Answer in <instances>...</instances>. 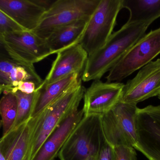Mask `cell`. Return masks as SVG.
<instances>
[{"label":"cell","mask_w":160,"mask_h":160,"mask_svg":"<svg viewBox=\"0 0 160 160\" xmlns=\"http://www.w3.org/2000/svg\"><path fill=\"white\" fill-rule=\"evenodd\" d=\"M150 25L145 23L127 22L118 31L113 33L102 48L88 55L82 74V80H100L145 35Z\"/></svg>","instance_id":"6da1fadb"},{"label":"cell","mask_w":160,"mask_h":160,"mask_svg":"<svg viewBox=\"0 0 160 160\" xmlns=\"http://www.w3.org/2000/svg\"><path fill=\"white\" fill-rule=\"evenodd\" d=\"M85 90L81 83L38 115L39 118L31 138L26 160H33L52 132L78 109Z\"/></svg>","instance_id":"7a4b0ae2"},{"label":"cell","mask_w":160,"mask_h":160,"mask_svg":"<svg viewBox=\"0 0 160 160\" xmlns=\"http://www.w3.org/2000/svg\"><path fill=\"white\" fill-rule=\"evenodd\" d=\"M100 116H84L60 151V160H86L98 154L105 142Z\"/></svg>","instance_id":"3957f363"},{"label":"cell","mask_w":160,"mask_h":160,"mask_svg":"<svg viewBox=\"0 0 160 160\" xmlns=\"http://www.w3.org/2000/svg\"><path fill=\"white\" fill-rule=\"evenodd\" d=\"M100 0H56L32 32L46 39L53 31L82 20H88Z\"/></svg>","instance_id":"277c9868"},{"label":"cell","mask_w":160,"mask_h":160,"mask_svg":"<svg viewBox=\"0 0 160 160\" xmlns=\"http://www.w3.org/2000/svg\"><path fill=\"white\" fill-rule=\"evenodd\" d=\"M137 105L120 100L109 112L101 116L102 128L105 142L114 147L126 145L134 147L137 143Z\"/></svg>","instance_id":"5b68a950"},{"label":"cell","mask_w":160,"mask_h":160,"mask_svg":"<svg viewBox=\"0 0 160 160\" xmlns=\"http://www.w3.org/2000/svg\"><path fill=\"white\" fill-rule=\"evenodd\" d=\"M123 0H100L88 22L79 44L88 55L96 52L112 34Z\"/></svg>","instance_id":"8992f818"},{"label":"cell","mask_w":160,"mask_h":160,"mask_svg":"<svg viewBox=\"0 0 160 160\" xmlns=\"http://www.w3.org/2000/svg\"><path fill=\"white\" fill-rule=\"evenodd\" d=\"M160 54V27L145 34L109 71L108 82H120Z\"/></svg>","instance_id":"52a82bcc"},{"label":"cell","mask_w":160,"mask_h":160,"mask_svg":"<svg viewBox=\"0 0 160 160\" xmlns=\"http://www.w3.org/2000/svg\"><path fill=\"white\" fill-rule=\"evenodd\" d=\"M136 126L135 150L148 160H160V106L150 105L139 109Z\"/></svg>","instance_id":"ba28073f"},{"label":"cell","mask_w":160,"mask_h":160,"mask_svg":"<svg viewBox=\"0 0 160 160\" xmlns=\"http://www.w3.org/2000/svg\"><path fill=\"white\" fill-rule=\"evenodd\" d=\"M160 95V59L151 61L141 69L134 78L124 85L121 100L137 105Z\"/></svg>","instance_id":"9c48e42d"},{"label":"cell","mask_w":160,"mask_h":160,"mask_svg":"<svg viewBox=\"0 0 160 160\" xmlns=\"http://www.w3.org/2000/svg\"><path fill=\"white\" fill-rule=\"evenodd\" d=\"M2 36L12 54L24 64L33 65L53 54L46 39L32 31H16Z\"/></svg>","instance_id":"30bf717a"},{"label":"cell","mask_w":160,"mask_h":160,"mask_svg":"<svg viewBox=\"0 0 160 160\" xmlns=\"http://www.w3.org/2000/svg\"><path fill=\"white\" fill-rule=\"evenodd\" d=\"M125 84L94 80L84 94V116H101L109 112L121 100Z\"/></svg>","instance_id":"8fae6325"},{"label":"cell","mask_w":160,"mask_h":160,"mask_svg":"<svg viewBox=\"0 0 160 160\" xmlns=\"http://www.w3.org/2000/svg\"><path fill=\"white\" fill-rule=\"evenodd\" d=\"M88 54L80 44L68 47L57 53V57L41 85L50 84L73 73L82 72Z\"/></svg>","instance_id":"7c38bea8"},{"label":"cell","mask_w":160,"mask_h":160,"mask_svg":"<svg viewBox=\"0 0 160 160\" xmlns=\"http://www.w3.org/2000/svg\"><path fill=\"white\" fill-rule=\"evenodd\" d=\"M38 115L30 118L0 139V146L6 160H26L31 138Z\"/></svg>","instance_id":"4fadbf2b"},{"label":"cell","mask_w":160,"mask_h":160,"mask_svg":"<svg viewBox=\"0 0 160 160\" xmlns=\"http://www.w3.org/2000/svg\"><path fill=\"white\" fill-rule=\"evenodd\" d=\"M0 10L28 31L37 27L47 11L33 0H0Z\"/></svg>","instance_id":"5bb4252c"},{"label":"cell","mask_w":160,"mask_h":160,"mask_svg":"<svg viewBox=\"0 0 160 160\" xmlns=\"http://www.w3.org/2000/svg\"><path fill=\"white\" fill-rule=\"evenodd\" d=\"M83 116L82 109L72 113L47 138L33 160H55L69 135Z\"/></svg>","instance_id":"9a60e30c"},{"label":"cell","mask_w":160,"mask_h":160,"mask_svg":"<svg viewBox=\"0 0 160 160\" xmlns=\"http://www.w3.org/2000/svg\"><path fill=\"white\" fill-rule=\"evenodd\" d=\"M81 75V73H73L52 83L41 85L37 89L36 101L32 117L41 113L57 100L78 86L82 83Z\"/></svg>","instance_id":"2e32d148"},{"label":"cell","mask_w":160,"mask_h":160,"mask_svg":"<svg viewBox=\"0 0 160 160\" xmlns=\"http://www.w3.org/2000/svg\"><path fill=\"white\" fill-rule=\"evenodd\" d=\"M88 20H82L53 31L46 39L52 54L76 44H79Z\"/></svg>","instance_id":"e0dca14e"},{"label":"cell","mask_w":160,"mask_h":160,"mask_svg":"<svg viewBox=\"0 0 160 160\" xmlns=\"http://www.w3.org/2000/svg\"><path fill=\"white\" fill-rule=\"evenodd\" d=\"M122 7L129 11L128 23L151 24L160 18V0H123Z\"/></svg>","instance_id":"ac0fdd59"},{"label":"cell","mask_w":160,"mask_h":160,"mask_svg":"<svg viewBox=\"0 0 160 160\" xmlns=\"http://www.w3.org/2000/svg\"><path fill=\"white\" fill-rule=\"evenodd\" d=\"M0 100V116L3 129L2 136L6 135L11 129L17 117L18 103L14 93L4 91Z\"/></svg>","instance_id":"d6986e66"},{"label":"cell","mask_w":160,"mask_h":160,"mask_svg":"<svg viewBox=\"0 0 160 160\" xmlns=\"http://www.w3.org/2000/svg\"><path fill=\"white\" fill-rule=\"evenodd\" d=\"M14 94L17 97L18 111L17 117L10 131L32 117L37 98L36 91L33 94H25L17 91Z\"/></svg>","instance_id":"ffe728a7"},{"label":"cell","mask_w":160,"mask_h":160,"mask_svg":"<svg viewBox=\"0 0 160 160\" xmlns=\"http://www.w3.org/2000/svg\"><path fill=\"white\" fill-rule=\"evenodd\" d=\"M33 65H26L9 59L0 58V79L5 84L12 87L18 86V75L22 67L31 66Z\"/></svg>","instance_id":"44dd1931"},{"label":"cell","mask_w":160,"mask_h":160,"mask_svg":"<svg viewBox=\"0 0 160 160\" xmlns=\"http://www.w3.org/2000/svg\"><path fill=\"white\" fill-rule=\"evenodd\" d=\"M20 26L0 10V34L11 32L24 31Z\"/></svg>","instance_id":"7402d4cb"},{"label":"cell","mask_w":160,"mask_h":160,"mask_svg":"<svg viewBox=\"0 0 160 160\" xmlns=\"http://www.w3.org/2000/svg\"><path fill=\"white\" fill-rule=\"evenodd\" d=\"M113 147L116 160H138L136 150L132 147L120 145Z\"/></svg>","instance_id":"603a6c76"},{"label":"cell","mask_w":160,"mask_h":160,"mask_svg":"<svg viewBox=\"0 0 160 160\" xmlns=\"http://www.w3.org/2000/svg\"><path fill=\"white\" fill-rule=\"evenodd\" d=\"M94 160H116L113 147L105 142Z\"/></svg>","instance_id":"cb8c5ba5"},{"label":"cell","mask_w":160,"mask_h":160,"mask_svg":"<svg viewBox=\"0 0 160 160\" xmlns=\"http://www.w3.org/2000/svg\"><path fill=\"white\" fill-rule=\"evenodd\" d=\"M37 89V86L33 82L24 81L19 82L18 86L12 88L10 91L13 93L19 91L25 94H32L34 93Z\"/></svg>","instance_id":"d4e9b609"},{"label":"cell","mask_w":160,"mask_h":160,"mask_svg":"<svg viewBox=\"0 0 160 160\" xmlns=\"http://www.w3.org/2000/svg\"><path fill=\"white\" fill-rule=\"evenodd\" d=\"M0 58L9 59V60L20 62L22 64H26L20 62L12 54L4 40L3 36L1 34H0Z\"/></svg>","instance_id":"484cf974"},{"label":"cell","mask_w":160,"mask_h":160,"mask_svg":"<svg viewBox=\"0 0 160 160\" xmlns=\"http://www.w3.org/2000/svg\"><path fill=\"white\" fill-rule=\"evenodd\" d=\"M34 2L46 10L50 8L55 1L52 0H33Z\"/></svg>","instance_id":"4316f807"},{"label":"cell","mask_w":160,"mask_h":160,"mask_svg":"<svg viewBox=\"0 0 160 160\" xmlns=\"http://www.w3.org/2000/svg\"><path fill=\"white\" fill-rule=\"evenodd\" d=\"M13 87L9 85H6L1 84H0V95L2 93H3L4 91H10Z\"/></svg>","instance_id":"83f0119b"},{"label":"cell","mask_w":160,"mask_h":160,"mask_svg":"<svg viewBox=\"0 0 160 160\" xmlns=\"http://www.w3.org/2000/svg\"><path fill=\"white\" fill-rule=\"evenodd\" d=\"M0 160H6L2 152V149H1V146H0Z\"/></svg>","instance_id":"f1b7e54d"},{"label":"cell","mask_w":160,"mask_h":160,"mask_svg":"<svg viewBox=\"0 0 160 160\" xmlns=\"http://www.w3.org/2000/svg\"><path fill=\"white\" fill-rule=\"evenodd\" d=\"M96 155H94V156H91V157H89L88 159H87L86 160H95V157H96Z\"/></svg>","instance_id":"f546056e"},{"label":"cell","mask_w":160,"mask_h":160,"mask_svg":"<svg viewBox=\"0 0 160 160\" xmlns=\"http://www.w3.org/2000/svg\"><path fill=\"white\" fill-rule=\"evenodd\" d=\"M0 84H5L4 83V82L2 80H1V79H0Z\"/></svg>","instance_id":"4dcf8cb0"},{"label":"cell","mask_w":160,"mask_h":160,"mask_svg":"<svg viewBox=\"0 0 160 160\" xmlns=\"http://www.w3.org/2000/svg\"><path fill=\"white\" fill-rule=\"evenodd\" d=\"M2 127V122L1 120H0V128Z\"/></svg>","instance_id":"1f68e13d"},{"label":"cell","mask_w":160,"mask_h":160,"mask_svg":"<svg viewBox=\"0 0 160 160\" xmlns=\"http://www.w3.org/2000/svg\"><path fill=\"white\" fill-rule=\"evenodd\" d=\"M158 97L159 99L160 100V95L158 96Z\"/></svg>","instance_id":"d6a6232c"}]
</instances>
